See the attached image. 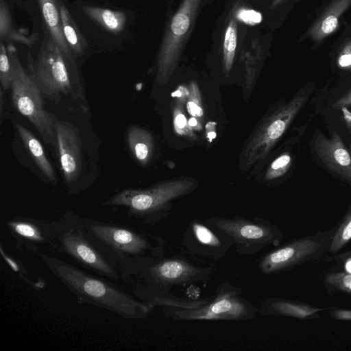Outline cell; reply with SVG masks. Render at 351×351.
<instances>
[{
  "mask_svg": "<svg viewBox=\"0 0 351 351\" xmlns=\"http://www.w3.org/2000/svg\"><path fill=\"white\" fill-rule=\"evenodd\" d=\"M52 114L64 184L69 193L77 194L89 188L98 177L99 141L88 121Z\"/></svg>",
  "mask_w": 351,
  "mask_h": 351,
  "instance_id": "cell-1",
  "label": "cell"
},
{
  "mask_svg": "<svg viewBox=\"0 0 351 351\" xmlns=\"http://www.w3.org/2000/svg\"><path fill=\"white\" fill-rule=\"evenodd\" d=\"M50 270L81 301L119 314L125 318L141 319L152 306L135 300L110 283L91 276L57 258L40 254Z\"/></svg>",
  "mask_w": 351,
  "mask_h": 351,
  "instance_id": "cell-2",
  "label": "cell"
},
{
  "mask_svg": "<svg viewBox=\"0 0 351 351\" xmlns=\"http://www.w3.org/2000/svg\"><path fill=\"white\" fill-rule=\"evenodd\" d=\"M194 185L193 181L182 179L165 181L148 189H126L104 205L124 207L130 215L153 224L167 217L172 201L186 195Z\"/></svg>",
  "mask_w": 351,
  "mask_h": 351,
  "instance_id": "cell-3",
  "label": "cell"
},
{
  "mask_svg": "<svg viewBox=\"0 0 351 351\" xmlns=\"http://www.w3.org/2000/svg\"><path fill=\"white\" fill-rule=\"evenodd\" d=\"M10 58L12 64L10 88L14 107L33 125L47 144L55 147L53 114L45 109L39 86L25 71L15 54L10 52Z\"/></svg>",
  "mask_w": 351,
  "mask_h": 351,
  "instance_id": "cell-4",
  "label": "cell"
},
{
  "mask_svg": "<svg viewBox=\"0 0 351 351\" xmlns=\"http://www.w3.org/2000/svg\"><path fill=\"white\" fill-rule=\"evenodd\" d=\"M241 289L224 282L215 295L194 308L166 306V316L177 320H242L254 319L258 308L241 295Z\"/></svg>",
  "mask_w": 351,
  "mask_h": 351,
  "instance_id": "cell-5",
  "label": "cell"
},
{
  "mask_svg": "<svg viewBox=\"0 0 351 351\" xmlns=\"http://www.w3.org/2000/svg\"><path fill=\"white\" fill-rule=\"evenodd\" d=\"M58 45L50 38L42 49L30 74L42 93L56 101L62 95L73 99L83 98L82 88L77 79L71 75Z\"/></svg>",
  "mask_w": 351,
  "mask_h": 351,
  "instance_id": "cell-6",
  "label": "cell"
},
{
  "mask_svg": "<svg viewBox=\"0 0 351 351\" xmlns=\"http://www.w3.org/2000/svg\"><path fill=\"white\" fill-rule=\"evenodd\" d=\"M202 0H182L168 24L157 61V81L166 83L176 70L193 28Z\"/></svg>",
  "mask_w": 351,
  "mask_h": 351,
  "instance_id": "cell-7",
  "label": "cell"
},
{
  "mask_svg": "<svg viewBox=\"0 0 351 351\" xmlns=\"http://www.w3.org/2000/svg\"><path fill=\"white\" fill-rule=\"evenodd\" d=\"M211 227L229 237L237 253H258L269 245H278L282 234L274 225L262 219L211 217L206 219Z\"/></svg>",
  "mask_w": 351,
  "mask_h": 351,
  "instance_id": "cell-8",
  "label": "cell"
},
{
  "mask_svg": "<svg viewBox=\"0 0 351 351\" xmlns=\"http://www.w3.org/2000/svg\"><path fill=\"white\" fill-rule=\"evenodd\" d=\"M308 95H295L265 119L252 136L243 151L241 166L243 169L263 159L287 130L292 121L306 104Z\"/></svg>",
  "mask_w": 351,
  "mask_h": 351,
  "instance_id": "cell-9",
  "label": "cell"
},
{
  "mask_svg": "<svg viewBox=\"0 0 351 351\" xmlns=\"http://www.w3.org/2000/svg\"><path fill=\"white\" fill-rule=\"evenodd\" d=\"M332 234L316 235L293 241L261 258L259 271L265 275L285 271L328 250Z\"/></svg>",
  "mask_w": 351,
  "mask_h": 351,
  "instance_id": "cell-10",
  "label": "cell"
},
{
  "mask_svg": "<svg viewBox=\"0 0 351 351\" xmlns=\"http://www.w3.org/2000/svg\"><path fill=\"white\" fill-rule=\"evenodd\" d=\"M90 229L99 239L122 254L141 257L151 253L158 256L162 251L161 239L152 243L147 237L124 227L94 223Z\"/></svg>",
  "mask_w": 351,
  "mask_h": 351,
  "instance_id": "cell-11",
  "label": "cell"
},
{
  "mask_svg": "<svg viewBox=\"0 0 351 351\" xmlns=\"http://www.w3.org/2000/svg\"><path fill=\"white\" fill-rule=\"evenodd\" d=\"M182 245L191 255L219 260L226 255L233 243L229 237L211 227L205 220H193L185 230Z\"/></svg>",
  "mask_w": 351,
  "mask_h": 351,
  "instance_id": "cell-12",
  "label": "cell"
},
{
  "mask_svg": "<svg viewBox=\"0 0 351 351\" xmlns=\"http://www.w3.org/2000/svg\"><path fill=\"white\" fill-rule=\"evenodd\" d=\"M13 152L19 160L32 171L43 182L56 184L55 169L47 158L40 141L27 128L15 124Z\"/></svg>",
  "mask_w": 351,
  "mask_h": 351,
  "instance_id": "cell-13",
  "label": "cell"
},
{
  "mask_svg": "<svg viewBox=\"0 0 351 351\" xmlns=\"http://www.w3.org/2000/svg\"><path fill=\"white\" fill-rule=\"evenodd\" d=\"M213 271L212 267H198L180 256L162 259L148 267L152 279L162 285L206 282Z\"/></svg>",
  "mask_w": 351,
  "mask_h": 351,
  "instance_id": "cell-14",
  "label": "cell"
},
{
  "mask_svg": "<svg viewBox=\"0 0 351 351\" xmlns=\"http://www.w3.org/2000/svg\"><path fill=\"white\" fill-rule=\"evenodd\" d=\"M60 247L65 253L88 269L112 279L119 278L115 269L83 236L66 232L60 239Z\"/></svg>",
  "mask_w": 351,
  "mask_h": 351,
  "instance_id": "cell-15",
  "label": "cell"
},
{
  "mask_svg": "<svg viewBox=\"0 0 351 351\" xmlns=\"http://www.w3.org/2000/svg\"><path fill=\"white\" fill-rule=\"evenodd\" d=\"M315 149L329 169L351 182V155L338 133L333 132L329 138L317 134Z\"/></svg>",
  "mask_w": 351,
  "mask_h": 351,
  "instance_id": "cell-16",
  "label": "cell"
},
{
  "mask_svg": "<svg viewBox=\"0 0 351 351\" xmlns=\"http://www.w3.org/2000/svg\"><path fill=\"white\" fill-rule=\"evenodd\" d=\"M322 310L296 302L274 298H265L258 308V311L263 315H276L300 319L311 317Z\"/></svg>",
  "mask_w": 351,
  "mask_h": 351,
  "instance_id": "cell-17",
  "label": "cell"
},
{
  "mask_svg": "<svg viewBox=\"0 0 351 351\" xmlns=\"http://www.w3.org/2000/svg\"><path fill=\"white\" fill-rule=\"evenodd\" d=\"M351 5V0H335L315 22L308 32V35L319 41L336 30L339 19Z\"/></svg>",
  "mask_w": 351,
  "mask_h": 351,
  "instance_id": "cell-18",
  "label": "cell"
},
{
  "mask_svg": "<svg viewBox=\"0 0 351 351\" xmlns=\"http://www.w3.org/2000/svg\"><path fill=\"white\" fill-rule=\"evenodd\" d=\"M127 143L134 158L141 165H146L154 152V138L145 129L131 125L127 130Z\"/></svg>",
  "mask_w": 351,
  "mask_h": 351,
  "instance_id": "cell-19",
  "label": "cell"
},
{
  "mask_svg": "<svg viewBox=\"0 0 351 351\" xmlns=\"http://www.w3.org/2000/svg\"><path fill=\"white\" fill-rule=\"evenodd\" d=\"M38 1L51 38L58 45L64 56L71 60L70 48L63 34L60 12L57 8L56 0H38Z\"/></svg>",
  "mask_w": 351,
  "mask_h": 351,
  "instance_id": "cell-20",
  "label": "cell"
},
{
  "mask_svg": "<svg viewBox=\"0 0 351 351\" xmlns=\"http://www.w3.org/2000/svg\"><path fill=\"white\" fill-rule=\"evenodd\" d=\"M14 235L22 241L33 244L49 243V230H44V225L32 219H15L8 222Z\"/></svg>",
  "mask_w": 351,
  "mask_h": 351,
  "instance_id": "cell-21",
  "label": "cell"
},
{
  "mask_svg": "<svg viewBox=\"0 0 351 351\" xmlns=\"http://www.w3.org/2000/svg\"><path fill=\"white\" fill-rule=\"evenodd\" d=\"M84 11L89 17L113 32L121 31L125 24V17L121 12L93 7H84Z\"/></svg>",
  "mask_w": 351,
  "mask_h": 351,
  "instance_id": "cell-22",
  "label": "cell"
},
{
  "mask_svg": "<svg viewBox=\"0 0 351 351\" xmlns=\"http://www.w3.org/2000/svg\"><path fill=\"white\" fill-rule=\"evenodd\" d=\"M237 24L232 18L226 27L223 44V64L225 71H230L234 62L237 45Z\"/></svg>",
  "mask_w": 351,
  "mask_h": 351,
  "instance_id": "cell-23",
  "label": "cell"
},
{
  "mask_svg": "<svg viewBox=\"0 0 351 351\" xmlns=\"http://www.w3.org/2000/svg\"><path fill=\"white\" fill-rule=\"evenodd\" d=\"M60 12L63 34L69 48L76 53H82L84 49L82 39L67 10L62 5L60 6Z\"/></svg>",
  "mask_w": 351,
  "mask_h": 351,
  "instance_id": "cell-24",
  "label": "cell"
},
{
  "mask_svg": "<svg viewBox=\"0 0 351 351\" xmlns=\"http://www.w3.org/2000/svg\"><path fill=\"white\" fill-rule=\"evenodd\" d=\"M351 240V210L347 213L332 237L328 251L335 253Z\"/></svg>",
  "mask_w": 351,
  "mask_h": 351,
  "instance_id": "cell-25",
  "label": "cell"
},
{
  "mask_svg": "<svg viewBox=\"0 0 351 351\" xmlns=\"http://www.w3.org/2000/svg\"><path fill=\"white\" fill-rule=\"evenodd\" d=\"M0 81L1 88L6 90L10 88L12 81V64L6 49L1 45L0 53Z\"/></svg>",
  "mask_w": 351,
  "mask_h": 351,
  "instance_id": "cell-26",
  "label": "cell"
},
{
  "mask_svg": "<svg viewBox=\"0 0 351 351\" xmlns=\"http://www.w3.org/2000/svg\"><path fill=\"white\" fill-rule=\"evenodd\" d=\"M291 165V157L285 153L274 160L267 170L265 178L267 180H271L278 178L285 174Z\"/></svg>",
  "mask_w": 351,
  "mask_h": 351,
  "instance_id": "cell-27",
  "label": "cell"
},
{
  "mask_svg": "<svg viewBox=\"0 0 351 351\" xmlns=\"http://www.w3.org/2000/svg\"><path fill=\"white\" fill-rule=\"evenodd\" d=\"M328 284L351 294V273L336 272L328 275Z\"/></svg>",
  "mask_w": 351,
  "mask_h": 351,
  "instance_id": "cell-28",
  "label": "cell"
},
{
  "mask_svg": "<svg viewBox=\"0 0 351 351\" xmlns=\"http://www.w3.org/2000/svg\"><path fill=\"white\" fill-rule=\"evenodd\" d=\"M237 18L243 23L254 25L261 22V14L253 10L242 8L237 13Z\"/></svg>",
  "mask_w": 351,
  "mask_h": 351,
  "instance_id": "cell-29",
  "label": "cell"
},
{
  "mask_svg": "<svg viewBox=\"0 0 351 351\" xmlns=\"http://www.w3.org/2000/svg\"><path fill=\"white\" fill-rule=\"evenodd\" d=\"M337 64L341 69L351 70V39L341 49L338 56Z\"/></svg>",
  "mask_w": 351,
  "mask_h": 351,
  "instance_id": "cell-30",
  "label": "cell"
},
{
  "mask_svg": "<svg viewBox=\"0 0 351 351\" xmlns=\"http://www.w3.org/2000/svg\"><path fill=\"white\" fill-rule=\"evenodd\" d=\"M10 18L7 8L3 4V1H1L0 9V33L1 38L8 34L10 29Z\"/></svg>",
  "mask_w": 351,
  "mask_h": 351,
  "instance_id": "cell-31",
  "label": "cell"
},
{
  "mask_svg": "<svg viewBox=\"0 0 351 351\" xmlns=\"http://www.w3.org/2000/svg\"><path fill=\"white\" fill-rule=\"evenodd\" d=\"M199 99H195V98H192L187 103L188 111L193 117H201L203 114V110L199 106V101L196 102Z\"/></svg>",
  "mask_w": 351,
  "mask_h": 351,
  "instance_id": "cell-32",
  "label": "cell"
},
{
  "mask_svg": "<svg viewBox=\"0 0 351 351\" xmlns=\"http://www.w3.org/2000/svg\"><path fill=\"white\" fill-rule=\"evenodd\" d=\"M350 105H351V88L340 97L333 104L332 107L335 109H341Z\"/></svg>",
  "mask_w": 351,
  "mask_h": 351,
  "instance_id": "cell-33",
  "label": "cell"
},
{
  "mask_svg": "<svg viewBox=\"0 0 351 351\" xmlns=\"http://www.w3.org/2000/svg\"><path fill=\"white\" fill-rule=\"evenodd\" d=\"M332 317L340 320H351V310L337 309L330 312Z\"/></svg>",
  "mask_w": 351,
  "mask_h": 351,
  "instance_id": "cell-34",
  "label": "cell"
},
{
  "mask_svg": "<svg viewBox=\"0 0 351 351\" xmlns=\"http://www.w3.org/2000/svg\"><path fill=\"white\" fill-rule=\"evenodd\" d=\"M174 123L176 128L182 130L184 127H186V119L184 115L178 111V112L175 114Z\"/></svg>",
  "mask_w": 351,
  "mask_h": 351,
  "instance_id": "cell-35",
  "label": "cell"
},
{
  "mask_svg": "<svg viewBox=\"0 0 351 351\" xmlns=\"http://www.w3.org/2000/svg\"><path fill=\"white\" fill-rule=\"evenodd\" d=\"M287 1V0H272L269 8L270 9H274Z\"/></svg>",
  "mask_w": 351,
  "mask_h": 351,
  "instance_id": "cell-36",
  "label": "cell"
},
{
  "mask_svg": "<svg viewBox=\"0 0 351 351\" xmlns=\"http://www.w3.org/2000/svg\"><path fill=\"white\" fill-rule=\"evenodd\" d=\"M189 124L191 127L195 126L197 125V120L195 119V117L191 118L189 121Z\"/></svg>",
  "mask_w": 351,
  "mask_h": 351,
  "instance_id": "cell-37",
  "label": "cell"
},
{
  "mask_svg": "<svg viewBox=\"0 0 351 351\" xmlns=\"http://www.w3.org/2000/svg\"><path fill=\"white\" fill-rule=\"evenodd\" d=\"M346 269L348 273H351V259H349L346 263Z\"/></svg>",
  "mask_w": 351,
  "mask_h": 351,
  "instance_id": "cell-38",
  "label": "cell"
},
{
  "mask_svg": "<svg viewBox=\"0 0 351 351\" xmlns=\"http://www.w3.org/2000/svg\"><path fill=\"white\" fill-rule=\"evenodd\" d=\"M346 123V125H347L348 130H350V132L351 133V120L347 119ZM350 155H351V143H350Z\"/></svg>",
  "mask_w": 351,
  "mask_h": 351,
  "instance_id": "cell-39",
  "label": "cell"
}]
</instances>
